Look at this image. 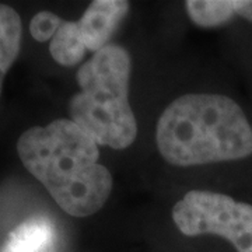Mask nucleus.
I'll use <instances>...</instances> for the list:
<instances>
[{
	"label": "nucleus",
	"mask_w": 252,
	"mask_h": 252,
	"mask_svg": "<svg viewBox=\"0 0 252 252\" xmlns=\"http://www.w3.org/2000/svg\"><path fill=\"white\" fill-rule=\"evenodd\" d=\"M21 38V17L13 7L0 4V95L3 90V80L20 54Z\"/></svg>",
	"instance_id": "7"
},
{
	"label": "nucleus",
	"mask_w": 252,
	"mask_h": 252,
	"mask_svg": "<svg viewBox=\"0 0 252 252\" xmlns=\"http://www.w3.org/2000/svg\"><path fill=\"white\" fill-rule=\"evenodd\" d=\"M62 18L51 11H39L30 23V32L38 42L52 39L62 24Z\"/></svg>",
	"instance_id": "9"
},
{
	"label": "nucleus",
	"mask_w": 252,
	"mask_h": 252,
	"mask_svg": "<svg viewBox=\"0 0 252 252\" xmlns=\"http://www.w3.org/2000/svg\"><path fill=\"white\" fill-rule=\"evenodd\" d=\"M235 17H241L252 23V0H230Z\"/></svg>",
	"instance_id": "10"
},
{
	"label": "nucleus",
	"mask_w": 252,
	"mask_h": 252,
	"mask_svg": "<svg viewBox=\"0 0 252 252\" xmlns=\"http://www.w3.org/2000/svg\"><path fill=\"white\" fill-rule=\"evenodd\" d=\"M130 73L129 52L109 44L76 74L80 91L69 101V119L97 144L124 150L136 140L137 122L129 104Z\"/></svg>",
	"instance_id": "3"
},
{
	"label": "nucleus",
	"mask_w": 252,
	"mask_h": 252,
	"mask_svg": "<svg viewBox=\"0 0 252 252\" xmlns=\"http://www.w3.org/2000/svg\"><path fill=\"white\" fill-rule=\"evenodd\" d=\"M172 220L188 237L220 235L238 252H252V205L228 195L190 190L172 207Z\"/></svg>",
	"instance_id": "4"
},
{
	"label": "nucleus",
	"mask_w": 252,
	"mask_h": 252,
	"mask_svg": "<svg viewBox=\"0 0 252 252\" xmlns=\"http://www.w3.org/2000/svg\"><path fill=\"white\" fill-rule=\"evenodd\" d=\"M129 11L126 0H94L77 21L81 41L93 54L109 45V39Z\"/></svg>",
	"instance_id": "5"
},
{
	"label": "nucleus",
	"mask_w": 252,
	"mask_h": 252,
	"mask_svg": "<svg viewBox=\"0 0 252 252\" xmlns=\"http://www.w3.org/2000/svg\"><path fill=\"white\" fill-rule=\"evenodd\" d=\"M49 52L55 62L62 66H74L83 61L87 48L81 41L77 21L63 20L59 30L51 39Z\"/></svg>",
	"instance_id": "8"
},
{
	"label": "nucleus",
	"mask_w": 252,
	"mask_h": 252,
	"mask_svg": "<svg viewBox=\"0 0 252 252\" xmlns=\"http://www.w3.org/2000/svg\"><path fill=\"white\" fill-rule=\"evenodd\" d=\"M156 143L175 167L241 160L252 154V125L230 97L185 94L162 111Z\"/></svg>",
	"instance_id": "2"
},
{
	"label": "nucleus",
	"mask_w": 252,
	"mask_h": 252,
	"mask_svg": "<svg viewBox=\"0 0 252 252\" xmlns=\"http://www.w3.org/2000/svg\"><path fill=\"white\" fill-rule=\"evenodd\" d=\"M54 240V227L48 220L31 219L10 233L1 252H49Z\"/></svg>",
	"instance_id": "6"
},
{
	"label": "nucleus",
	"mask_w": 252,
	"mask_h": 252,
	"mask_svg": "<svg viewBox=\"0 0 252 252\" xmlns=\"http://www.w3.org/2000/svg\"><path fill=\"white\" fill-rule=\"evenodd\" d=\"M17 153L27 171L70 216H91L111 196L114 180L98 162V144L70 119L26 130L18 139Z\"/></svg>",
	"instance_id": "1"
}]
</instances>
